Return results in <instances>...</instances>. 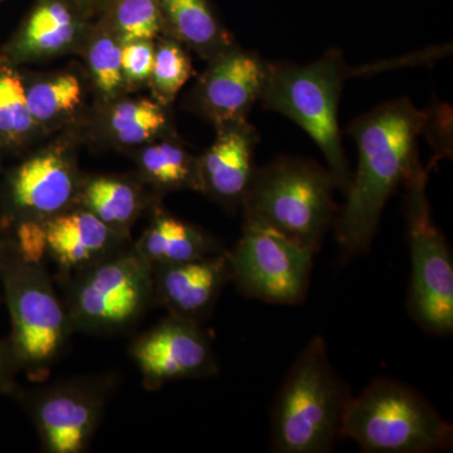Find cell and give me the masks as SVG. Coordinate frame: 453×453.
<instances>
[{"label": "cell", "mask_w": 453, "mask_h": 453, "mask_svg": "<svg viewBox=\"0 0 453 453\" xmlns=\"http://www.w3.org/2000/svg\"><path fill=\"white\" fill-rule=\"evenodd\" d=\"M426 118V110L401 97L374 107L349 125L359 163L336 223V240L345 255L369 249L390 196L421 164L417 139Z\"/></svg>", "instance_id": "6da1fadb"}, {"label": "cell", "mask_w": 453, "mask_h": 453, "mask_svg": "<svg viewBox=\"0 0 453 453\" xmlns=\"http://www.w3.org/2000/svg\"><path fill=\"white\" fill-rule=\"evenodd\" d=\"M342 50H326L308 65L268 64L261 101L299 125L320 148L336 189L347 193L351 173L339 130V101L351 76Z\"/></svg>", "instance_id": "7a4b0ae2"}, {"label": "cell", "mask_w": 453, "mask_h": 453, "mask_svg": "<svg viewBox=\"0 0 453 453\" xmlns=\"http://www.w3.org/2000/svg\"><path fill=\"white\" fill-rule=\"evenodd\" d=\"M350 389L340 380L321 336L292 365L273 410V449L280 453L329 452L342 437Z\"/></svg>", "instance_id": "3957f363"}, {"label": "cell", "mask_w": 453, "mask_h": 453, "mask_svg": "<svg viewBox=\"0 0 453 453\" xmlns=\"http://www.w3.org/2000/svg\"><path fill=\"white\" fill-rule=\"evenodd\" d=\"M0 285L11 318L12 348L20 372L35 383L49 378L74 333L64 300L43 262L20 256L8 238Z\"/></svg>", "instance_id": "277c9868"}, {"label": "cell", "mask_w": 453, "mask_h": 453, "mask_svg": "<svg viewBox=\"0 0 453 453\" xmlns=\"http://www.w3.org/2000/svg\"><path fill=\"white\" fill-rule=\"evenodd\" d=\"M335 189L329 170L312 160L277 157L256 169L242 204L243 216L318 252L335 219Z\"/></svg>", "instance_id": "5b68a950"}, {"label": "cell", "mask_w": 453, "mask_h": 453, "mask_svg": "<svg viewBox=\"0 0 453 453\" xmlns=\"http://www.w3.org/2000/svg\"><path fill=\"white\" fill-rule=\"evenodd\" d=\"M74 332H127L155 305L154 271L134 242L73 275L57 277Z\"/></svg>", "instance_id": "8992f818"}, {"label": "cell", "mask_w": 453, "mask_h": 453, "mask_svg": "<svg viewBox=\"0 0 453 453\" xmlns=\"http://www.w3.org/2000/svg\"><path fill=\"white\" fill-rule=\"evenodd\" d=\"M342 437L374 453H426L452 447L453 429L425 396L390 380L372 381L351 396Z\"/></svg>", "instance_id": "52a82bcc"}, {"label": "cell", "mask_w": 453, "mask_h": 453, "mask_svg": "<svg viewBox=\"0 0 453 453\" xmlns=\"http://www.w3.org/2000/svg\"><path fill=\"white\" fill-rule=\"evenodd\" d=\"M428 169L419 164L404 181V216L412 259L410 310L434 335L453 330V264L445 235L431 216Z\"/></svg>", "instance_id": "ba28073f"}, {"label": "cell", "mask_w": 453, "mask_h": 453, "mask_svg": "<svg viewBox=\"0 0 453 453\" xmlns=\"http://www.w3.org/2000/svg\"><path fill=\"white\" fill-rule=\"evenodd\" d=\"M314 253L273 226L244 219L242 235L228 251L231 281L250 299L297 305L309 290Z\"/></svg>", "instance_id": "9c48e42d"}, {"label": "cell", "mask_w": 453, "mask_h": 453, "mask_svg": "<svg viewBox=\"0 0 453 453\" xmlns=\"http://www.w3.org/2000/svg\"><path fill=\"white\" fill-rule=\"evenodd\" d=\"M113 388L112 375H85L22 390L18 399L35 423L42 451L83 453L94 440Z\"/></svg>", "instance_id": "30bf717a"}, {"label": "cell", "mask_w": 453, "mask_h": 453, "mask_svg": "<svg viewBox=\"0 0 453 453\" xmlns=\"http://www.w3.org/2000/svg\"><path fill=\"white\" fill-rule=\"evenodd\" d=\"M83 175L70 146H44L12 169L0 188L3 228L41 223L77 205Z\"/></svg>", "instance_id": "8fae6325"}, {"label": "cell", "mask_w": 453, "mask_h": 453, "mask_svg": "<svg viewBox=\"0 0 453 453\" xmlns=\"http://www.w3.org/2000/svg\"><path fill=\"white\" fill-rule=\"evenodd\" d=\"M131 359L145 389L157 390L169 381L199 380L219 372L216 354L202 324L168 315L131 342Z\"/></svg>", "instance_id": "7c38bea8"}, {"label": "cell", "mask_w": 453, "mask_h": 453, "mask_svg": "<svg viewBox=\"0 0 453 453\" xmlns=\"http://www.w3.org/2000/svg\"><path fill=\"white\" fill-rule=\"evenodd\" d=\"M268 62L237 43L208 61L188 100L190 110L205 120L222 127L249 120L250 112L261 101L266 83Z\"/></svg>", "instance_id": "4fadbf2b"}, {"label": "cell", "mask_w": 453, "mask_h": 453, "mask_svg": "<svg viewBox=\"0 0 453 453\" xmlns=\"http://www.w3.org/2000/svg\"><path fill=\"white\" fill-rule=\"evenodd\" d=\"M92 23L74 0H35L0 58L17 65L81 52Z\"/></svg>", "instance_id": "5bb4252c"}, {"label": "cell", "mask_w": 453, "mask_h": 453, "mask_svg": "<svg viewBox=\"0 0 453 453\" xmlns=\"http://www.w3.org/2000/svg\"><path fill=\"white\" fill-rule=\"evenodd\" d=\"M213 144L199 157L202 193L226 210L242 208L255 177L258 133L249 120L216 127Z\"/></svg>", "instance_id": "9a60e30c"}, {"label": "cell", "mask_w": 453, "mask_h": 453, "mask_svg": "<svg viewBox=\"0 0 453 453\" xmlns=\"http://www.w3.org/2000/svg\"><path fill=\"white\" fill-rule=\"evenodd\" d=\"M155 305L169 315L202 324L231 282L228 251L153 267Z\"/></svg>", "instance_id": "2e32d148"}, {"label": "cell", "mask_w": 453, "mask_h": 453, "mask_svg": "<svg viewBox=\"0 0 453 453\" xmlns=\"http://www.w3.org/2000/svg\"><path fill=\"white\" fill-rule=\"evenodd\" d=\"M44 232L46 256L56 265L57 277L73 275L134 242L81 207L47 220Z\"/></svg>", "instance_id": "e0dca14e"}, {"label": "cell", "mask_w": 453, "mask_h": 453, "mask_svg": "<svg viewBox=\"0 0 453 453\" xmlns=\"http://www.w3.org/2000/svg\"><path fill=\"white\" fill-rule=\"evenodd\" d=\"M144 181L129 175H91L83 177L76 207L91 211L101 222L125 237L145 211L160 204Z\"/></svg>", "instance_id": "ac0fdd59"}, {"label": "cell", "mask_w": 453, "mask_h": 453, "mask_svg": "<svg viewBox=\"0 0 453 453\" xmlns=\"http://www.w3.org/2000/svg\"><path fill=\"white\" fill-rule=\"evenodd\" d=\"M150 214V222L139 240L134 241V246L151 267L181 264L226 251L214 235L166 213L160 204Z\"/></svg>", "instance_id": "d6986e66"}, {"label": "cell", "mask_w": 453, "mask_h": 453, "mask_svg": "<svg viewBox=\"0 0 453 453\" xmlns=\"http://www.w3.org/2000/svg\"><path fill=\"white\" fill-rule=\"evenodd\" d=\"M160 12L163 35L207 62L235 44L210 0H160Z\"/></svg>", "instance_id": "ffe728a7"}, {"label": "cell", "mask_w": 453, "mask_h": 453, "mask_svg": "<svg viewBox=\"0 0 453 453\" xmlns=\"http://www.w3.org/2000/svg\"><path fill=\"white\" fill-rule=\"evenodd\" d=\"M101 129L113 145L142 148L157 139L175 136L168 107L153 97L122 96L104 105Z\"/></svg>", "instance_id": "44dd1931"}, {"label": "cell", "mask_w": 453, "mask_h": 453, "mask_svg": "<svg viewBox=\"0 0 453 453\" xmlns=\"http://www.w3.org/2000/svg\"><path fill=\"white\" fill-rule=\"evenodd\" d=\"M139 177L159 196L179 190L202 193L199 157L179 142L177 135L157 139L139 148Z\"/></svg>", "instance_id": "7402d4cb"}, {"label": "cell", "mask_w": 453, "mask_h": 453, "mask_svg": "<svg viewBox=\"0 0 453 453\" xmlns=\"http://www.w3.org/2000/svg\"><path fill=\"white\" fill-rule=\"evenodd\" d=\"M26 92L32 116L44 134L73 122L85 107V83L68 71L26 81Z\"/></svg>", "instance_id": "603a6c76"}, {"label": "cell", "mask_w": 453, "mask_h": 453, "mask_svg": "<svg viewBox=\"0 0 453 453\" xmlns=\"http://www.w3.org/2000/svg\"><path fill=\"white\" fill-rule=\"evenodd\" d=\"M122 43L101 19H95L81 52L89 82L103 105L127 96L121 70Z\"/></svg>", "instance_id": "cb8c5ba5"}, {"label": "cell", "mask_w": 453, "mask_h": 453, "mask_svg": "<svg viewBox=\"0 0 453 453\" xmlns=\"http://www.w3.org/2000/svg\"><path fill=\"white\" fill-rule=\"evenodd\" d=\"M42 134L29 110L25 79L16 65L0 58V145L19 150Z\"/></svg>", "instance_id": "d4e9b609"}, {"label": "cell", "mask_w": 453, "mask_h": 453, "mask_svg": "<svg viewBox=\"0 0 453 453\" xmlns=\"http://www.w3.org/2000/svg\"><path fill=\"white\" fill-rule=\"evenodd\" d=\"M192 74V59L186 47L169 35H159L155 40L153 71L148 83L151 97L169 107Z\"/></svg>", "instance_id": "484cf974"}, {"label": "cell", "mask_w": 453, "mask_h": 453, "mask_svg": "<svg viewBox=\"0 0 453 453\" xmlns=\"http://www.w3.org/2000/svg\"><path fill=\"white\" fill-rule=\"evenodd\" d=\"M97 19L103 20L122 44L155 41L163 35L160 0H115Z\"/></svg>", "instance_id": "4316f807"}, {"label": "cell", "mask_w": 453, "mask_h": 453, "mask_svg": "<svg viewBox=\"0 0 453 453\" xmlns=\"http://www.w3.org/2000/svg\"><path fill=\"white\" fill-rule=\"evenodd\" d=\"M154 56L155 41H133L122 44L121 70L127 94L148 86Z\"/></svg>", "instance_id": "83f0119b"}, {"label": "cell", "mask_w": 453, "mask_h": 453, "mask_svg": "<svg viewBox=\"0 0 453 453\" xmlns=\"http://www.w3.org/2000/svg\"><path fill=\"white\" fill-rule=\"evenodd\" d=\"M426 111H427V118H426L422 134L426 133L428 136L429 142L436 151V160H440L452 153L451 111L449 112V107L445 105L426 110Z\"/></svg>", "instance_id": "f1b7e54d"}, {"label": "cell", "mask_w": 453, "mask_h": 453, "mask_svg": "<svg viewBox=\"0 0 453 453\" xmlns=\"http://www.w3.org/2000/svg\"><path fill=\"white\" fill-rule=\"evenodd\" d=\"M20 372L16 354L9 339H0V396L11 395L18 398L22 389L17 383Z\"/></svg>", "instance_id": "f546056e"}, {"label": "cell", "mask_w": 453, "mask_h": 453, "mask_svg": "<svg viewBox=\"0 0 453 453\" xmlns=\"http://www.w3.org/2000/svg\"><path fill=\"white\" fill-rule=\"evenodd\" d=\"M115 0H74L79 8L91 20L97 19L111 7Z\"/></svg>", "instance_id": "4dcf8cb0"}, {"label": "cell", "mask_w": 453, "mask_h": 453, "mask_svg": "<svg viewBox=\"0 0 453 453\" xmlns=\"http://www.w3.org/2000/svg\"><path fill=\"white\" fill-rule=\"evenodd\" d=\"M8 237L4 234H0V270H2L3 258L7 251Z\"/></svg>", "instance_id": "1f68e13d"}, {"label": "cell", "mask_w": 453, "mask_h": 453, "mask_svg": "<svg viewBox=\"0 0 453 453\" xmlns=\"http://www.w3.org/2000/svg\"><path fill=\"white\" fill-rule=\"evenodd\" d=\"M0 2H2V0H0Z\"/></svg>", "instance_id": "d6a6232c"}]
</instances>
